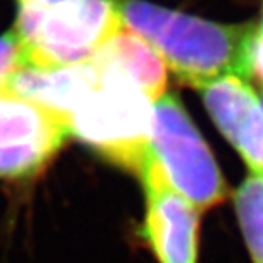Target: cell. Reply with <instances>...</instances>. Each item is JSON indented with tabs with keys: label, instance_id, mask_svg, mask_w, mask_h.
<instances>
[{
	"label": "cell",
	"instance_id": "1",
	"mask_svg": "<svg viewBox=\"0 0 263 263\" xmlns=\"http://www.w3.org/2000/svg\"><path fill=\"white\" fill-rule=\"evenodd\" d=\"M122 26L144 39L177 78L200 88L224 75L248 78L255 24H221L156 5L117 0Z\"/></svg>",
	"mask_w": 263,
	"mask_h": 263
},
{
	"label": "cell",
	"instance_id": "2",
	"mask_svg": "<svg viewBox=\"0 0 263 263\" xmlns=\"http://www.w3.org/2000/svg\"><path fill=\"white\" fill-rule=\"evenodd\" d=\"M122 27L117 0H63L51 7L19 4L12 29L22 68H58L90 61Z\"/></svg>",
	"mask_w": 263,
	"mask_h": 263
},
{
	"label": "cell",
	"instance_id": "3",
	"mask_svg": "<svg viewBox=\"0 0 263 263\" xmlns=\"http://www.w3.org/2000/svg\"><path fill=\"white\" fill-rule=\"evenodd\" d=\"M70 131L107 163L139 177L151 158L153 105L131 83L100 75L99 88L70 117Z\"/></svg>",
	"mask_w": 263,
	"mask_h": 263
},
{
	"label": "cell",
	"instance_id": "4",
	"mask_svg": "<svg viewBox=\"0 0 263 263\" xmlns=\"http://www.w3.org/2000/svg\"><path fill=\"white\" fill-rule=\"evenodd\" d=\"M151 160L165 182L199 212L228 197L214 153L173 93H163L153 104Z\"/></svg>",
	"mask_w": 263,
	"mask_h": 263
},
{
	"label": "cell",
	"instance_id": "5",
	"mask_svg": "<svg viewBox=\"0 0 263 263\" xmlns=\"http://www.w3.org/2000/svg\"><path fill=\"white\" fill-rule=\"evenodd\" d=\"M71 136L68 119L10 92H0V177L37 175Z\"/></svg>",
	"mask_w": 263,
	"mask_h": 263
},
{
	"label": "cell",
	"instance_id": "6",
	"mask_svg": "<svg viewBox=\"0 0 263 263\" xmlns=\"http://www.w3.org/2000/svg\"><path fill=\"white\" fill-rule=\"evenodd\" d=\"M138 178L146 194L141 234L149 250L160 263H197L200 212L165 182L151 158Z\"/></svg>",
	"mask_w": 263,
	"mask_h": 263
},
{
	"label": "cell",
	"instance_id": "7",
	"mask_svg": "<svg viewBox=\"0 0 263 263\" xmlns=\"http://www.w3.org/2000/svg\"><path fill=\"white\" fill-rule=\"evenodd\" d=\"M197 90L222 136L251 172L263 175V107L248 78L224 75Z\"/></svg>",
	"mask_w": 263,
	"mask_h": 263
},
{
	"label": "cell",
	"instance_id": "8",
	"mask_svg": "<svg viewBox=\"0 0 263 263\" xmlns=\"http://www.w3.org/2000/svg\"><path fill=\"white\" fill-rule=\"evenodd\" d=\"M100 73L92 61L58 68H19L9 78L5 92L19 95L68 119L97 90Z\"/></svg>",
	"mask_w": 263,
	"mask_h": 263
},
{
	"label": "cell",
	"instance_id": "9",
	"mask_svg": "<svg viewBox=\"0 0 263 263\" xmlns=\"http://www.w3.org/2000/svg\"><path fill=\"white\" fill-rule=\"evenodd\" d=\"M90 61L99 73L131 83L148 95L151 102L165 93L166 65L144 39L126 27L117 31Z\"/></svg>",
	"mask_w": 263,
	"mask_h": 263
},
{
	"label": "cell",
	"instance_id": "10",
	"mask_svg": "<svg viewBox=\"0 0 263 263\" xmlns=\"http://www.w3.org/2000/svg\"><path fill=\"white\" fill-rule=\"evenodd\" d=\"M234 207L253 263H263V175L251 173L234 194Z\"/></svg>",
	"mask_w": 263,
	"mask_h": 263
},
{
	"label": "cell",
	"instance_id": "11",
	"mask_svg": "<svg viewBox=\"0 0 263 263\" xmlns=\"http://www.w3.org/2000/svg\"><path fill=\"white\" fill-rule=\"evenodd\" d=\"M22 68V51L14 29L0 36V92H5L9 78Z\"/></svg>",
	"mask_w": 263,
	"mask_h": 263
},
{
	"label": "cell",
	"instance_id": "12",
	"mask_svg": "<svg viewBox=\"0 0 263 263\" xmlns=\"http://www.w3.org/2000/svg\"><path fill=\"white\" fill-rule=\"evenodd\" d=\"M255 78L263 87V32L255 22L253 37L248 49V80Z\"/></svg>",
	"mask_w": 263,
	"mask_h": 263
},
{
	"label": "cell",
	"instance_id": "13",
	"mask_svg": "<svg viewBox=\"0 0 263 263\" xmlns=\"http://www.w3.org/2000/svg\"><path fill=\"white\" fill-rule=\"evenodd\" d=\"M63 0H17V4H24V5H36V7H51V5H57Z\"/></svg>",
	"mask_w": 263,
	"mask_h": 263
},
{
	"label": "cell",
	"instance_id": "14",
	"mask_svg": "<svg viewBox=\"0 0 263 263\" xmlns=\"http://www.w3.org/2000/svg\"><path fill=\"white\" fill-rule=\"evenodd\" d=\"M256 26H258V29L263 32V10H261V17H260V21L256 22Z\"/></svg>",
	"mask_w": 263,
	"mask_h": 263
},
{
	"label": "cell",
	"instance_id": "15",
	"mask_svg": "<svg viewBox=\"0 0 263 263\" xmlns=\"http://www.w3.org/2000/svg\"><path fill=\"white\" fill-rule=\"evenodd\" d=\"M260 102H261V107H263V93H261V97H260Z\"/></svg>",
	"mask_w": 263,
	"mask_h": 263
}]
</instances>
